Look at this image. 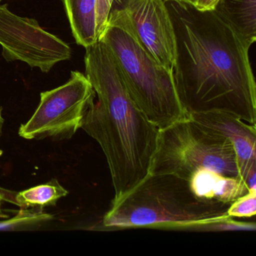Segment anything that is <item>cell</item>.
Instances as JSON below:
<instances>
[{
    "label": "cell",
    "instance_id": "7402d4cb",
    "mask_svg": "<svg viewBox=\"0 0 256 256\" xmlns=\"http://www.w3.org/2000/svg\"><path fill=\"white\" fill-rule=\"evenodd\" d=\"M1 1H2V0H0V2H1Z\"/></svg>",
    "mask_w": 256,
    "mask_h": 256
},
{
    "label": "cell",
    "instance_id": "5b68a950",
    "mask_svg": "<svg viewBox=\"0 0 256 256\" xmlns=\"http://www.w3.org/2000/svg\"><path fill=\"white\" fill-rule=\"evenodd\" d=\"M200 169L240 178L233 145L190 118L160 130L150 174H173L188 180Z\"/></svg>",
    "mask_w": 256,
    "mask_h": 256
},
{
    "label": "cell",
    "instance_id": "7a4b0ae2",
    "mask_svg": "<svg viewBox=\"0 0 256 256\" xmlns=\"http://www.w3.org/2000/svg\"><path fill=\"white\" fill-rule=\"evenodd\" d=\"M85 49V76L97 100L91 102L82 128L106 156L116 199L149 174L160 130L130 96L107 46L98 41Z\"/></svg>",
    "mask_w": 256,
    "mask_h": 256
},
{
    "label": "cell",
    "instance_id": "6da1fadb",
    "mask_svg": "<svg viewBox=\"0 0 256 256\" xmlns=\"http://www.w3.org/2000/svg\"><path fill=\"white\" fill-rule=\"evenodd\" d=\"M176 37L173 74L186 116L221 112L256 124L252 43L215 11L166 2Z\"/></svg>",
    "mask_w": 256,
    "mask_h": 256
},
{
    "label": "cell",
    "instance_id": "3957f363",
    "mask_svg": "<svg viewBox=\"0 0 256 256\" xmlns=\"http://www.w3.org/2000/svg\"><path fill=\"white\" fill-rule=\"evenodd\" d=\"M98 41L110 50L130 96L150 122L162 130L188 118L173 72L160 65L145 49L124 8L112 10Z\"/></svg>",
    "mask_w": 256,
    "mask_h": 256
},
{
    "label": "cell",
    "instance_id": "8992f818",
    "mask_svg": "<svg viewBox=\"0 0 256 256\" xmlns=\"http://www.w3.org/2000/svg\"><path fill=\"white\" fill-rule=\"evenodd\" d=\"M40 103L30 119L19 128L26 140L71 139L82 128L96 94L90 82L80 72H72L70 80L59 88L42 92Z\"/></svg>",
    "mask_w": 256,
    "mask_h": 256
},
{
    "label": "cell",
    "instance_id": "ba28073f",
    "mask_svg": "<svg viewBox=\"0 0 256 256\" xmlns=\"http://www.w3.org/2000/svg\"><path fill=\"white\" fill-rule=\"evenodd\" d=\"M136 34L146 50L162 66L173 72L176 37L164 0H120Z\"/></svg>",
    "mask_w": 256,
    "mask_h": 256
},
{
    "label": "cell",
    "instance_id": "8fae6325",
    "mask_svg": "<svg viewBox=\"0 0 256 256\" xmlns=\"http://www.w3.org/2000/svg\"><path fill=\"white\" fill-rule=\"evenodd\" d=\"M73 36L85 48L98 41L96 13L98 0H62Z\"/></svg>",
    "mask_w": 256,
    "mask_h": 256
},
{
    "label": "cell",
    "instance_id": "5bb4252c",
    "mask_svg": "<svg viewBox=\"0 0 256 256\" xmlns=\"http://www.w3.org/2000/svg\"><path fill=\"white\" fill-rule=\"evenodd\" d=\"M68 194V192L59 181L53 179L50 182L16 193V205L22 208L44 210L46 206H55L60 199Z\"/></svg>",
    "mask_w": 256,
    "mask_h": 256
},
{
    "label": "cell",
    "instance_id": "30bf717a",
    "mask_svg": "<svg viewBox=\"0 0 256 256\" xmlns=\"http://www.w3.org/2000/svg\"><path fill=\"white\" fill-rule=\"evenodd\" d=\"M187 181L198 197L223 203H232L250 192L242 178L224 176L208 169L198 170Z\"/></svg>",
    "mask_w": 256,
    "mask_h": 256
},
{
    "label": "cell",
    "instance_id": "277c9868",
    "mask_svg": "<svg viewBox=\"0 0 256 256\" xmlns=\"http://www.w3.org/2000/svg\"><path fill=\"white\" fill-rule=\"evenodd\" d=\"M230 204L198 197L188 181L175 175L148 174L134 188L113 199L102 226L112 230L196 222L227 216Z\"/></svg>",
    "mask_w": 256,
    "mask_h": 256
},
{
    "label": "cell",
    "instance_id": "9a60e30c",
    "mask_svg": "<svg viewBox=\"0 0 256 256\" xmlns=\"http://www.w3.org/2000/svg\"><path fill=\"white\" fill-rule=\"evenodd\" d=\"M54 218L38 208H22L12 218L0 221V232H22L38 228Z\"/></svg>",
    "mask_w": 256,
    "mask_h": 256
},
{
    "label": "cell",
    "instance_id": "ac0fdd59",
    "mask_svg": "<svg viewBox=\"0 0 256 256\" xmlns=\"http://www.w3.org/2000/svg\"><path fill=\"white\" fill-rule=\"evenodd\" d=\"M220 0H197L193 6L199 11H214Z\"/></svg>",
    "mask_w": 256,
    "mask_h": 256
},
{
    "label": "cell",
    "instance_id": "e0dca14e",
    "mask_svg": "<svg viewBox=\"0 0 256 256\" xmlns=\"http://www.w3.org/2000/svg\"><path fill=\"white\" fill-rule=\"evenodd\" d=\"M4 119L2 118V109L0 108V138L2 136V127H4ZM16 192L10 191V190H5L0 187V196L4 198L5 202H10V203L16 204Z\"/></svg>",
    "mask_w": 256,
    "mask_h": 256
},
{
    "label": "cell",
    "instance_id": "2e32d148",
    "mask_svg": "<svg viewBox=\"0 0 256 256\" xmlns=\"http://www.w3.org/2000/svg\"><path fill=\"white\" fill-rule=\"evenodd\" d=\"M256 212V192H248L230 204L228 210V216L230 217L254 216Z\"/></svg>",
    "mask_w": 256,
    "mask_h": 256
},
{
    "label": "cell",
    "instance_id": "d6986e66",
    "mask_svg": "<svg viewBox=\"0 0 256 256\" xmlns=\"http://www.w3.org/2000/svg\"><path fill=\"white\" fill-rule=\"evenodd\" d=\"M4 202H5V200H4V198L0 196V220H6V218H8V217H10V215L6 214V212L2 210V203H4Z\"/></svg>",
    "mask_w": 256,
    "mask_h": 256
},
{
    "label": "cell",
    "instance_id": "52a82bcc",
    "mask_svg": "<svg viewBox=\"0 0 256 256\" xmlns=\"http://www.w3.org/2000/svg\"><path fill=\"white\" fill-rule=\"evenodd\" d=\"M0 46L6 60L22 61L44 73L72 56L66 43L43 30L37 20L12 12L6 4L0 6Z\"/></svg>",
    "mask_w": 256,
    "mask_h": 256
},
{
    "label": "cell",
    "instance_id": "9c48e42d",
    "mask_svg": "<svg viewBox=\"0 0 256 256\" xmlns=\"http://www.w3.org/2000/svg\"><path fill=\"white\" fill-rule=\"evenodd\" d=\"M187 118L206 131L228 139L236 155L240 175L250 190L256 188V128L230 114L221 112L192 114Z\"/></svg>",
    "mask_w": 256,
    "mask_h": 256
},
{
    "label": "cell",
    "instance_id": "7c38bea8",
    "mask_svg": "<svg viewBox=\"0 0 256 256\" xmlns=\"http://www.w3.org/2000/svg\"><path fill=\"white\" fill-rule=\"evenodd\" d=\"M214 11L240 35L254 44L256 40V0H220Z\"/></svg>",
    "mask_w": 256,
    "mask_h": 256
},
{
    "label": "cell",
    "instance_id": "ffe728a7",
    "mask_svg": "<svg viewBox=\"0 0 256 256\" xmlns=\"http://www.w3.org/2000/svg\"><path fill=\"white\" fill-rule=\"evenodd\" d=\"M197 0H178V2H184L188 5L194 6Z\"/></svg>",
    "mask_w": 256,
    "mask_h": 256
},
{
    "label": "cell",
    "instance_id": "4fadbf2b",
    "mask_svg": "<svg viewBox=\"0 0 256 256\" xmlns=\"http://www.w3.org/2000/svg\"><path fill=\"white\" fill-rule=\"evenodd\" d=\"M150 229L185 232H254L256 224L254 222L236 221L234 217L227 216L196 222L162 223Z\"/></svg>",
    "mask_w": 256,
    "mask_h": 256
},
{
    "label": "cell",
    "instance_id": "44dd1931",
    "mask_svg": "<svg viewBox=\"0 0 256 256\" xmlns=\"http://www.w3.org/2000/svg\"><path fill=\"white\" fill-rule=\"evenodd\" d=\"M164 2H168V1H174V2H178V0H164Z\"/></svg>",
    "mask_w": 256,
    "mask_h": 256
}]
</instances>
